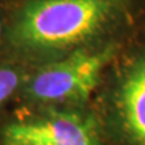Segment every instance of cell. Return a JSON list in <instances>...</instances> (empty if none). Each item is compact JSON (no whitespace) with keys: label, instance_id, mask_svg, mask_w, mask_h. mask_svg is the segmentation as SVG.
<instances>
[{"label":"cell","instance_id":"obj_1","mask_svg":"<svg viewBox=\"0 0 145 145\" xmlns=\"http://www.w3.org/2000/svg\"><path fill=\"white\" fill-rule=\"evenodd\" d=\"M144 28L145 0H10L0 47L38 67Z\"/></svg>","mask_w":145,"mask_h":145},{"label":"cell","instance_id":"obj_6","mask_svg":"<svg viewBox=\"0 0 145 145\" xmlns=\"http://www.w3.org/2000/svg\"><path fill=\"white\" fill-rule=\"evenodd\" d=\"M7 5L6 6H0V46H1L3 38H4V30H5V17H6Z\"/></svg>","mask_w":145,"mask_h":145},{"label":"cell","instance_id":"obj_4","mask_svg":"<svg viewBox=\"0 0 145 145\" xmlns=\"http://www.w3.org/2000/svg\"><path fill=\"white\" fill-rule=\"evenodd\" d=\"M116 120L129 145H145V48L133 53L114 93Z\"/></svg>","mask_w":145,"mask_h":145},{"label":"cell","instance_id":"obj_2","mask_svg":"<svg viewBox=\"0 0 145 145\" xmlns=\"http://www.w3.org/2000/svg\"><path fill=\"white\" fill-rule=\"evenodd\" d=\"M131 40H114L81 48L38 65L27 75L20 92L25 101L41 105L84 103L99 84L104 69Z\"/></svg>","mask_w":145,"mask_h":145},{"label":"cell","instance_id":"obj_7","mask_svg":"<svg viewBox=\"0 0 145 145\" xmlns=\"http://www.w3.org/2000/svg\"><path fill=\"white\" fill-rule=\"evenodd\" d=\"M10 3V0H0V6H6Z\"/></svg>","mask_w":145,"mask_h":145},{"label":"cell","instance_id":"obj_5","mask_svg":"<svg viewBox=\"0 0 145 145\" xmlns=\"http://www.w3.org/2000/svg\"><path fill=\"white\" fill-rule=\"evenodd\" d=\"M13 63L0 62V106L21 91L27 74Z\"/></svg>","mask_w":145,"mask_h":145},{"label":"cell","instance_id":"obj_3","mask_svg":"<svg viewBox=\"0 0 145 145\" xmlns=\"http://www.w3.org/2000/svg\"><path fill=\"white\" fill-rule=\"evenodd\" d=\"M3 139L5 145H102L96 122L89 116L58 106L8 123Z\"/></svg>","mask_w":145,"mask_h":145}]
</instances>
